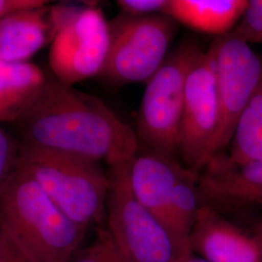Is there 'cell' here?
Returning <instances> with one entry per match:
<instances>
[{
	"instance_id": "obj_15",
	"label": "cell",
	"mask_w": 262,
	"mask_h": 262,
	"mask_svg": "<svg viewBox=\"0 0 262 262\" xmlns=\"http://www.w3.org/2000/svg\"><path fill=\"white\" fill-rule=\"evenodd\" d=\"M47 78L31 62L0 61V123L17 122L35 101Z\"/></svg>"
},
{
	"instance_id": "obj_12",
	"label": "cell",
	"mask_w": 262,
	"mask_h": 262,
	"mask_svg": "<svg viewBox=\"0 0 262 262\" xmlns=\"http://www.w3.org/2000/svg\"><path fill=\"white\" fill-rule=\"evenodd\" d=\"M186 167L173 158L150 150L137 154L129 161V179L134 195L165 228L171 197Z\"/></svg>"
},
{
	"instance_id": "obj_6",
	"label": "cell",
	"mask_w": 262,
	"mask_h": 262,
	"mask_svg": "<svg viewBox=\"0 0 262 262\" xmlns=\"http://www.w3.org/2000/svg\"><path fill=\"white\" fill-rule=\"evenodd\" d=\"M106 228L124 262H175L173 240L165 226L134 195L129 161L110 166Z\"/></svg>"
},
{
	"instance_id": "obj_2",
	"label": "cell",
	"mask_w": 262,
	"mask_h": 262,
	"mask_svg": "<svg viewBox=\"0 0 262 262\" xmlns=\"http://www.w3.org/2000/svg\"><path fill=\"white\" fill-rule=\"evenodd\" d=\"M0 228L31 262L71 261L88 231L19 168L0 189Z\"/></svg>"
},
{
	"instance_id": "obj_3",
	"label": "cell",
	"mask_w": 262,
	"mask_h": 262,
	"mask_svg": "<svg viewBox=\"0 0 262 262\" xmlns=\"http://www.w3.org/2000/svg\"><path fill=\"white\" fill-rule=\"evenodd\" d=\"M19 146L18 168L28 173L67 217L86 230L103 226L110 177L99 161Z\"/></svg>"
},
{
	"instance_id": "obj_19",
	"label": "cell",
	"mask_w": 262,
	"mask_h": 262,
	"mask_svg": "<svg viewBox=\"0 0 262 262\" xmlns=\"http://www.w3.org/2000/svg\"><path fill=\"white\" fill-rule=\"evenodd\" d=\"M247 44H262V0H251L237 26L228 34Z\"/></svg>"
},
{
	"instance_id": "obj_13",
	"label": "cell",
	"mask_w": 262,
	"mask_h": 262,
	"mask_svg": "<svg viewBox=\"0 0 262 262\" xmlns=\"http://www.w3.org/2000/svg\"><path fill=\"white\" fill-rule=\"evenodd\" d=\"M46 5L20 10L0 19V61L27 62L54 37Z\"/></svg>"
},
{
	"instance_id": "obj_14",
	"label": "cell",
	"mask_w": 262,
	"mask_h": 262,
	"mask_svg": "<svg viewBox=\"0 0 262 262\" xmlns=\"http://www.w3.org/2000/svg\"><path fill=\"white\" fill-rule=\"evenodd\" d=\"M248 0H169L164 15L201 32L226 35L237 26Z\"/></svg>"
},
{
	"instance_id": "obj_22",
	"label": "cell",
	"mask_w": 262,
	"mask_h": 262,
	"mask_svg": "<svg viewBox=\"0 0 262 262\" xmlns=\"http://www.w3.org/2000/svg\"><path fill=\"white\" fill-rule=\"evenodd\" d=\"M0 262H31L0 228Z\"/></svg>"
},
{
	"instance_id": "obj_9",
	"label": "cell",
	"mask_w": 262,
	"mask_h": 262,
	"mask_svg": "<svg viewBox=\"0 0 262 262\" xmlns=\"http://www.w3.org/2000/svg\"><path fill=\"white\" fill-rule=\"evenodd\" d=\"M217 124L219 99L213 43L198 56L187 76L178 152L187 168L200 173L206 167Z\"/></svg>"
},
{
	"instance_id": "obj_4",
	"label": "cell",
	"mask_w": 262,
	"mask_h": 262,
	"mask_svg": "<svg viewBox=\"0 0 262 262\" xmlns=\"http://www.w3.org/2000/svg\"><path fill=\"white\" fill-rule=\"evenodd\" d=\"M202 52L195 42H183L147 82L136 134L150 151L173 159L178 155L187 76Z\"/></svg>"
},
{
	"instance_id": "obj_16",
	"label": "cell",
	"mask_w": 262,
	"mask_h": 262,
	"mask_svg": "<svg viewBox=\"0 0 262 262\" xmlns=\"http://www.w3.org/2000/svg\"><path fill=\"white\" fill-rule=\"evenodd\" d=\"M199 174L186 167L171 197L166 229L176 249L177 258L191 254L189 237L201 207L198 192Z\"/></svg>"
},
{
	"instance_id": "obj_25",
	"label": "cell",
	"mask_w": 262,
	"mask_h": 262,
	"mask_svg": "<svg viewBox=\"0 0 262 262\" xmlns=\"http://www.w3.org/2000/svg\"><path fill=\"white\" fill-rule=\"evenodd\" d=\"M253 234L257 236L259 238V240L262 242V220L258 221L254 226H253Z\"/></svg>"
},
{
	"instance_id": "obj_8",
	"label": "cell",
	"mask_w": 262,
	"mask_h": 262,
	"mask_svg": "<svg viewBox=\"0 0 262 262\" xmlns=\"http://www.w3.org/2000/svg\"><path fill=\"white\" fill-rule=\"evenodd\" d=\"M214 43L219 124L210 161L230 146L238 122L262 78L261 59L249 44L228 35Z\"/></svg>"
},
{
	"instance_id": "obj_20",
	"label": "cell",
	"mask_w": 262,
	"mask_h": 262,
	"mask_svg": "<svg viewBox=\"0 0 262 262\" xmlns=\"http://www.w3.org/2000/svg\"><path fill=\"white\" fill-rule=\"evenodd\" d=\"M19 149V143L0 123V189L18 169Z\"/></svg>"
},
{
	"instance_id": "obj_10",
	"label": "cell",
	"mask_w": 262,
	"mask_h": 262,
	"mask_svg": "<svg viewBox=\"0 0 262 262\" xmlns=\"http://www.w3.org/2000/svg\"><path fill=\"white\" fill-rule=\"evenodd\" d=\"M198 192L202 206L221 214L262 207V160L238 165L216 156L200 172Z\"/></svg>"
},
{
	"instance_id": "obj_18",
	"label": "cell",
	"mask_w": 262,
	"mask_h": 262,
	"mask_svg": "<svg viewBox=\"0 0 262 262\" xmlns=\"http://www.w3.org/2000/svg\"><path fill=\"white\" fill-rule=\"evenodd\" d=\"M94 240L70 262H124L106 226L97 227Z\"/></svg>"
},
{
	"instance_id": "obj_5",
	"label": "cell",
	"mask_w": 262,
	"mask_h": 262,
	"mask_svg": "<svg viewBox=\"0 0 262 262\" xmlns=\"http://www.w3.org/2000/svg\"><path fill=\"white\" fill-rule=\"evenodd\" d=\"M54 37L49 55L52 75L68 85L99 76L109 47L110 28L94 5H57L50 9Z\"/></svg>"
},
{
	"instance_id": "obj_17",
	"label": "cell",
	"mask_w": 262,
	"mask_h": 262,
	"mask_svg": "<svg viewBox=\"0 0 262 262\" xmlns=\"http://www.w3.org/2000/svg\"><path fill=\"white\" fill-rule=\"evenodd\" d=\"M226 155L238 165L262 160V78L238 122Z\"/></svg>"
},
{
	"instance_id": "obj_23",
	"label": "cell",
	"mask_w": 262,
	"mask_h": 262,
	"mask_svg": "<svg viewBox=\"0 0 262 262\" xmlns=\"http://www.w3.org/2000/svg\"><path fill=\"white\" fill-rule=\"evenodd\" d=\"M48 3L46 0H0V19L20 10L39 7Z\"/></svg>"
},
{
	"instance_id": "obj_1",
	"label": "cell",
	"mask_w": 262,
	"mask_h": 262,
	"mask_svg": "<svg viewBox=\"0 0 262 262\" xmlns=\"http://www.w3.org/2000/svg\"><path fill=\"white\" fill-rule=\"evenodd\" d=\"M14 124L19 145L105 161L109 167L130 161L139 150L136 130L109 106L53 75Z\"/></svg>"
},
{
	"instance_id": "obj_7",
	"label": "cell",
	"mask_w": 262,
	"mask_h": 262,
	"mask_svg": "<svg viewBox=\"0 0 262 262\" xmlns=\"http://www.w3.org/2000/svg\"><path fill=\"white\" fill-rule=\"evenodd\" d=\"M110 47L100 73L113 84L148 82L167 57L176 23L166 15L122 14L109 21Z\"/></svg>"
},
{
	"instance_id": "obj_24",
	"label": "cell",
	"mask_w": 262,
	"mask_h": 262,
	"mask_svg": "<svg viewBox=\"0 0 262 262\" xmlns=\"http://www.w3.org/2000/svg\"><path fill=\"white\" fill-rule=\"evenodd\" d=\"M175 262H208L205 259L197 256L195 254L191 253V254H188V255H185V256H182V257H178L176 258Z\"/></svg>"
},
{
	"instance_id": "obj_11",
	"label": "cell",
	"mask_w": 262,
	"mask_h": 262,
	"mask_svg": "<svg viewBox=\"0 0 262 262\" xmlns=\"http://www.w3.org/2000/svg\"><path fill=\"white\" fill-rule=\"evenodd\" d=\"M189 248L208 262H262V242L257 236L202 205L189 237Z\"/></svg>"
},
{
	"instance_id": "obj_21",
	"label": "cell",
	"mask_w": 262,
	"mask_h": 262,
	"mask_svg": "<svg viewBox=\"0 0 262 262\" xmlns=\"http://www.w3.org/2000/svg\"><path fill=\"white\" fill-rule=\"evenodd\" d=\"M169 0H118L117 4L125 15L144 17L164 13Z\"/></svg>"
}]
</instances>
